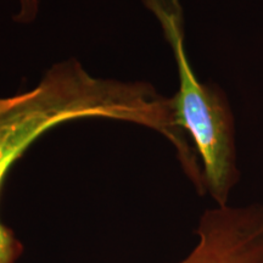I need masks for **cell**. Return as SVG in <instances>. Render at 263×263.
Here are the masks:
<instances>
[{
	"instance_id": "obj_1",
	"label": "cell",
	"mask_w": 263,
	"mask_h": 263,
	"mask_svg": "<svg viewBox=\"0 0 263 263\" xmlns=\"http://www.w3.org/2000/svg\"><path fill=\"white\" fill-rule=\"evenodd\" d=\"M168 99L144 82L91 76L74 59L52 65L31 90L0 98V188L11 166L52 127L81 118H110L162 133ZM21 245L0 222V263H16Z\"/></svg>"
},
{
	"instance_id": "obj_2",
	"label": "cell",
	"mask_w": 263,
	"mask_h": 263,
	"mask_svg": "<svg viewBox=\"0 0 263 263\" xmlns=\"http://www.w3.org/2000/svg\"><path fill=\"white\" fill-rule=\"evenodd\" d=\"M155 16L176 59L179 90L172 98L178 127L188 133L200 157L206 193L216 205H228L238 183L234 117L224 91L197 80L184 44V11L180 0H141Z\"/></svg>"
},
{
	"instance_id": "obj_3",
	"label": "cell",
	"mask_w": 263,
	"mask_h": 263,
	"mask_svg": "<svg viewBox=\"0 0 263 263\" xmlns=\"http://www.w3.org/2000/svg\"><path fill=\"white\" fill-rule=\"evenodd\" d=\"M39 12V0H18V11L14 20L18 24H31L37 18Z\"/></svg>"
},
{
	"instance_id": "obj_4",
	"label": "cell",
	"mask_w": 263,
	"mask_h": 263,
	"mask_svg": "<svg viewBox=\"0 0 263 263\" xmlns=\"http://www.w3.org/2000/svg\"><path fill=\"white\" fill-rule=\"evenodd\" d=\"M170 263H202V261L197 257L196 255L192 254V252H186L183 257H180L179 259H177V261L170 262Z\"/></svg>"
}]
</instances>
